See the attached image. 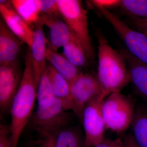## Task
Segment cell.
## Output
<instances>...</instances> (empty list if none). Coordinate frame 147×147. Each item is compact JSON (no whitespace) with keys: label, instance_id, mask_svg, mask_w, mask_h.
<instances>
[{"label":"cell","instance_id":"1","mask_svg":"<svg viewBox=\"0 0 147 147\" xmlns=\"http://www.w3.org/2000/svg\"><path fill=\"white\" fill-rule=\"evenodd\" d=\"M25 63L21 84L9 110L11 117V142L12 147L18 146L21 134L32 115L36 100L37 87L29 47L25 57Z\"/></svg>","mask_w":147,"mask_h":147},{"label":"cell","instance_id":"2","mask_svg":"<svg viewBox=\"0 0 147 147\" xmlns=\"http://www.w3.org/2000/svg\"><path fill=\"white\" fill-rule=\"evenodd\" d=\"M96 35L98 42L97 78L107 96L120 92L130 82V76L122 55L111 47L100 30Z\"/></svg>","mask_w":147,"mask_h":147},{"label":"cell","instance_id":"3","mask_svg":"<svg viewBox=\"0 0 147 147\" xmlns=\"http://www.w3.org/2000/svg\"><path fill=\"white\" fill-rule=\"evenodd\" d=\"M67 111L61 100L54 96L37 102L35 112L28 124L42 138L55 134L71 121L72 116Z\"/></svg>","mask_w":147,"mask_h":147},{"label":"cell","instance_id":"4","mask_svg":"<svg viewBox=\"0 0 147 147\" xmlns=\"http://www.w3.org/2000/svg\"><path fill=\"white\" fill-rule=\"evenodd\" d=\"M62 18L83 45L89 60H94L88 24V11L79 0H57Z\"/></svg>","mask_w":147,"mask_h":147},{"label":"cell","instance_id":"5","mask_svg":"<svg viewBox=\"0 0 147 147\" xmlns=\"http://www.w3.org/2000/svg\"><path fill=\"white\" fill-rule=\"evenodd\" d=\"M101 110L105 129L117 132L127 129L135 111L132 98L120 92L113 93L105 98Z\"/></svg>","mask_w":147,"mask_h":147},{"label":"cell","instance_id":"6","mask_svg":"<svg viewBox=\"0 0 147 147\" xmlns=\"http://www.w3.org/2000/svg\"><path fill=\"white\" fill-rule=\"evenodd\" d=\"M101 15L113 26L126 45L127 50L147 64V36L126 25L108 9L94 5Z\"/></svg>","mask_w":147,"mask_h":147},{"label":"cell","instance_id":"7","mask_svg":"<svg viewBox=\"0 0 147 147\" xmlns=\"http://www.w3.org/2000/svg\"><path fill=\"white\" fill-rule=\"evenodd\" d=\"M70 85L74 103L73 113L82 123L84 108L92 100L104 95L97 77L89 73H81Z\"/></svg>","mask_w":147,"mask_h":147},{"label":"cell","instance_id":"8","mask_svg":"<svg viewBox=\"0 0 147 147\" xmlns=\"http://www.w3.org/2000/svg\"><path fill=\"white\" fill-rule=\"evenodd\" d=\"M106 97L103 95L100 96L84 108L82 121L85 134L84 147H93L104 139L105 127L101 108Z\"/></svg>","mask_w":147,"mask_h":147},{"label":"cell","instance_id":"9","mask_svg":"<svg viewBox=\"0 0 147 147\" xmlns=\"http://www.w3.org/2000/svg\"><path fill=\"white\" fill-rule=\"evenodd\" d=\"M23 73L18 61L0 66V112L1 117L9 112L13 98L18 90Z\"/></svg>","mask_w":147,"mask_h":147},{"label":"cell","instance_id":"10","mask_svg":"<svg viewBox=\"0 0 147 147\" xmlns=\"http://www.w3.org/2000/svg\"><path fill=\"white\" fill-rule=\"evenodd\" d=\"M44 26L40 19L34 25L33 40L31 45L29 47L37 88L46 66V45L47 42L43 30Z\"/></svg>","mask_w":147,"mask_h":147},{"label":"cell","instance_id":"11","mask_svg":"<svg viewBox=\"0 0 147 147\" xmlns=\"http://www.w3.org/2000/svg\"><path fill=\"white\" fill-rule=\"evenodd\" d=\"M40 20L50 30L49 47L57 52L69 41L73 34L62 17L41 14Z\"/></svg>","mask_w":147,"mask_h":147},{"label":"cell","instance_id":"12","mask_svg":"<svg viewBox=\"0 0 147 147\" xmlns=\"http://www.w3.org/2000/svg\"><path fill=\"white\" fill-rule=\"evenodd\" d=\"M120 53L123 56L129 71L130 82L139 95L147 100V64L139 60L126 49Z\"/></svg>","mask_w":147,"mask_h":147},{"label":"cell","instance_id":"13","mask_svg":"<svg viewBox=\"0 0 147 147\" xmlns=\"http://www.w3.org/2000/svg\"><path fill=\"white\" fill-rule=\"evenodd\" d=\"M0 13L2 18L10 30L22 42L30 47L33 40L34 30L21 18L14 9L11 8V6L0 4Z\"/></svg>","mask_w":147,"mask_h":147},{"label":"cell","instance_id":"14","mask_svg":"<svg viewBox=\"0 0 147 147\" xmlns=\"http://www.w3.org/2000/svg\"><path fill=\"white\" fill-rule=\"evenodd\" d=\"M23 42L10 30L2 18L0 21V66L16 60Z\"/></svg>","mask_w":147,"mask_h":147},{"label":"cell","instance_id":"15","mask_svg":"<svg viewBox=\"0 0 147 147\" xmlns=\"http://www.w3.org/2000/svg\"><path fill=\"white\" fill-rule=\"evenodd\" d=\"M46 67L54 96L61 100L66 111L71 110L73 112L74 105L70 84L53 66L46 65Z\"/></svg>","mask_w":147,"mask_h":147},{"label":"cell","instance_id":"16","mask_svg":"<svg viewBox=\"0 0 147 147\" xmlns=\"http://www.w3.org/2000/svg\"><path fill=\"white\" fill-rule=\"evenodd\" d=\"M46 59L70 84L82 73L79 67L71 64L63 55L54 52L49 47L46 52Z\"/></svg>","mask_w":147,"mask_h":147},{"label":"cell","instance_id":"17","mask_svg":"<svg viewBox=\"0 0 147 147\" xmlns=\"http://www.w3.org/2000/svg\"><path fill=\"white\" fill-rule=\"evenodd\" d=\"M11 1L14 10L30 27L39 22L41 15L39 0H12Z\"/></svg>","mask_w":147,"mask_h":147},{"label":"cell","instance_id":"18","mask_svg":"<svg viewBox=\"0 0 147 147\" xmlns=\"http://www.w3.org/2000/svg\"><path fill=\"white\" fill-rule=\"evenodd\" d=\"M84 137L80 129L65 127L55 136V147H84Z\"/></svg>","mask_w":147,"mask_h":147},{"label":"cell","instance_id":"19","mask_svg":"<svg viewBox=\"0 0 147 147\" xmlns=\"http://www.w3.org/2000/svg\"><path fill=\"white\" fill-rule=\"evenodd\" d=\"M64 56L77 67L87 65L89 59L83 45L73 34L71 39L63 47Z\"/></svg>","mask_w":147,"mask_h":147},{"label":"cell","instance_id":"20","mask_svg":"<svg viewBox=\"0 0 147 147\" xmlns=\"http://www.w3.org/2000/svg\"><path fill=\"white\" fill-rule=\"evenodd\" d=\"M131 125L133 137L140 147H147V111L143 108L135 110Z\"/></svg>","mask_w":147,"mask_h":147},{"label":"cell","instance_id":"21","mask_svg":"<svg viewBox=\"0 0 147 147\" xmlns=\"http://www.w3.org/2000/svg\"><path fill=\"white\" fill-rule=\"evenodd\" d=\"M118 7L132 18H147V0H120Z\"/></svg>","mask_w":147,"mask_h":147},{"label":"cell","instance_id":"22","mask_svg":"<svg viewBox=\"0 0 147 147\" xmlns=\"http://www.w3.org/2000/svg\"><path fill=\"white\" fill-rule=\"evenodd\" d=\"M54 96H55L53 93L52 85L47 69L45 67L37 88L36 100L37 102H41L52 98Z\"/></svg>","mask_w":147,"mask_h":147},{"label":"cell","instance_id":"23","mask_svg":"<svg viewBox=\"0 0 147 147\" xmlns=\"http://www.w3.org/2000/svg\"><path fill=\"white\" fill-rule=\"evenodd\" d=\"M39 3L41 14L61 17L57 0H39Z\"/></svg>","mask_w":147,"mask_h":147},{"label":"cell","instance_id":"24","mask_svg":"<svg viewBox=\"0 0 147 147\" xmlns=\"http://www.w3.org/2000/svg\"><path fill=\"white\" fill-rule=\"evenodd\" d=\"M0 147H12L11 142L10 125L1 124L0 125Z\"/></svg>","mask_w":147,"mask_h":147},{"label":"cell","instance_id":"25","mask_svg":"<svg viewBox=\"0 0 147 147\" xmlns=\"http://www.w3.org/2000/svg\"><path fill=\"white\" fill-rule=\"evenodd\" d=\"M93 147H125L123 141L120 138L115 139H103L102 142Z\"/></svg>","mask_w":147,"mask_h":147},{"label":"cell","instance_id":"26","mask_svg":"<svg viewBox=\"0 0 147 147\" xmlns=\"http://www.w3.org/2000/svg\"><path fill=\"white\" fill-rule=\"evenodd\" d=\"M130 21L134 27L139 31L143 33L147 36V18H132Z\"/></svg>","mask_w":147,"mask_h":147},{"label":"cell","instance_id":"27","mask_svg":"<svg viewBox=\"0 0 147 147\" xmlns=\"http://www.w3.org/2000/svg\"><path fill=\"white\" fill-rule=\"evenodd\" d=\"M94 5H97L108 9L118 7L119 0H94L91 1Z\"/></svg>","mask_w":147,"mask_h":147},{"label":"cell","instance_id":"28","mask_svg":"<svg viewBox=\"0 0 147 147\" xmlns=\"http://www.w3.org/2000/svg\"><path fill=\"white\" fill-rule=\"evenodd\" d=\"M55 134L48 135L43 137L40 147H55Z\"/></svg>","mask_w":147,"mask_h":147},{"label":"cell","instance_id":"29","mask_svg":"<svg viewBox=\"0 0 147 147\" xmlns=\"http://www.w3.org/2000/svg\"><path fill=\"white\" fill-rule=\"evenodd\" d=\"M125 147H137V143L134 140L133 135L128 134L125 137L123 140Z\"/></svg>","mask_w":147,"mask_h":147},{"label":"cell","instance_id":"30","mask_svg":"<svg viewBox=\"0 0 147 147\" xmlns=\"http://www.w3.org/2000/svg\"><path fill=\"white\" fill-rule=\"evenodd\" d=\"M23 147H35V146L34 143H30L27 144V145H25Z\"/></svg>","mask_w":147,"mask_h":147}]
</instances>
